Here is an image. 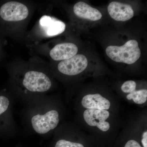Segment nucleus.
<instances>
[{"label":"nucleus","instance_id":"nucleus-8","mask_svg":"<svg viewBox=\"0 0 147 147\" xmlns=\"http://www.w3.org/2000/svg\"><path fill=\"white\" fill-rule=\"evenodd\" d=\"M78 47L72 43L66 42L56 45L50 51L51 57L55 61L68 59L78 53Z\"/></svg>","mask_w":147,"mask_h":147},{"label":"nucleus","instance_id":"nucleus-9","mask_svg":"<svg viewBox=\"0 0 147 147\" xmlns=\"http://www.w3.org/2000/svg\"><path fill=\"white\" fill-rule=\"evenodd\" d=\"M40 25L48 36L58 35L65 30V24L62 21L47 15L42 16L39 21Z\"/></svg>","mask_w":147,"mask_h":147},{"label":"nucleus","instance_id":"nucleus-4","mask_svg":"<svg viewBox=\"0 0 147 147\" xmlns=\"http://www.w3.org/2000/svg\"><path fill=\"white\" fill-rule=\"evenodd\" d=\"M59 113L52 110L44 115H38L32 119L33 127L37 133L44 134L57 126L59 123Z\"/></svg>","mask_w":147,"mask_h":147},{"label":"nucleus","instance_id":"nucleus-6","mask_svg":"<svg viewBox=\"0 0 147 147\" xmlns=\"http://www.w3.org/2000/svg\"><path fill=\"white\" fill-rule=\"evenodd\" d=\"M110 117V113L106 110L87 109L84 113V120L91 126H96L101 131H106L110 127V123L106 121Z\"/></svg>","mask_w":147,"mask_h":147},{"label":"nucleus","instance_id":"nucleus-1","mask_svg":"<svg viewBox=\"0 0 147 147\" xmlns=\"http://www.w3.org/2000/svg\"><path fill=\"white\" fill-rule=\"evenodd\" d=\"M106 55L112 60L117 62L132 64L136 62L141 56V50L137 40H128L121 46H108Z\"/></svg>","mask_w":147,"mask_h":147},{"label":"nucleus","instance_id":"nucleus-13","mask_svg":"<svg viewBox=\"0 0 147 147\" xmlns=\"http://www.w3.org/2000/svg\"><path fill=\"white\" fill-rule=\"evenodd\" d=\"M136 82L133 81H126L123 84L121 90L123 92L130 93L135 90L136 88Z\"/></svg>","mask_w":147,"mask_h":147},{"label":"nucleus","instance_id":"nucleus-16","mask_svg":"<svg viewBox=\"0 0 147 147\" xmlns=\"http://www.w3.org/2000/svg\"><path fill=\"white\" fill-rule=\"evenodd\" d=\"M124 147H142L136 141L130 140L125 144Z\"/></svg>","mask_w":147,"mask_h":147},{"label":"nucleus","instance_id":"nucleus-11","mask_svg":"<svg viewBox=\"0 0 147 147\" xmlns=\"http://www.w3.org/2000/svg\"><path fill=\"white\" fill-rule=\"evenodd\" d=\"M73 11L76 16L84 19L96 21L102 18V13L99 11L84 2L76 3L74 6Z\"/></svg>","mask_w":147,"mask_h":147},{"label":"nucleus","instance_id":"nucleus-17","mask_svg":"<svg viewBox=\"0 0 147 147\" xmlns=\"http://www.w3.org/2000/svg\"><path fill=\"white\" fill-rule=\"evenodd\" d=\"M143 138L142 140V144L144 147H147V132L145 131L143 134L142 136Z\"/></svg>","mask_w":147,"mask_h":147},{"label":"nucleus","instance_id":"nucleus-3","mask_svg":"<svg viewBox=\"0 0 147 147\" xmlns=\"http://www.w3.org/2000/svg\"><path fill=\"white\" fill-rule=\"evenodd\" d=\"M28 7L18 2H8L0 8V16L5 21H22L28 17Z\"/></svg>","mask_w":147,"mask_h":147},{"label":"nucleus","instance_id":"nucleus-12","mask_svg":"<svg viewBox=\"0 0 147 147\" xmlns=\"http://www.w3.org/2000/svg\"><path fill=\"white\" fill-rule=\"evenodd\" d=\"M126 98L129 100L132 99L134 102L137 104H143L147 101V90L134 91L127 95Z\"/></svg>","mask_w":147,"mask_h":147},{"label":"nucleus","instance_id":"nucleus-2","mask_svg":"<svg viewBox=\"0 0 147 147\" xmlns=\"http://www.w3.org/2000/svg\"><path fill=\"white\" fill-rule=\"evenodd\" d=\"M23 85L32 92H44L50 89L52 83L47 75L42 72L31 71L25 74Z\"/></svg>","mask_w":147,"mask_h":147},{"label":"nucleus","instance_id":"nucleus-5","mask_svg":"<svg viewBox=\"0 0 147 147\" xmlns=\"http://www.w3.org/2000/svg\"><path fill=\"white\" fill-rule=\"evenodd\" d=\"M88 65V61L86 56L79 54L68 59L62 61L58 65V69L61 73L73 76L82 73L87 68Z\"/></svg>","mask_w":147,"mask_h":147},{"label":"nucleus","instance_id":"nucleus-14","mask_svg":"<svg viewBox=\"0 0 147 147\" xmlns=\"http://www.w3.org/2000/svg\"><path fill=\"white\" fill-rule=\"evenodd\" d=\"M55 147H84L83 145L79 143H74L65 140H59Z\"/></svg>","mask_w":147,"mask_h":147},{"label":"nucleus","instance_id":"nucleus-10","mask_svg":"<svg viewBox=\"0 0 147 147\" xmlns=\"http://www.w3.org/2000/svg\"><path fill=\"white\" fill-rule=\"evenodd\" d=\"M82 103L83 107L87 109L107 110L110 107V101L99 94L85 96Z\"/></svg>","mask_w":147,"mask_h":147},{"label":"nucleus","instance_id":"nucleus-15","mask_svg":"<svg viewBox=\"0 0 147 147\" xmlns=\"http://www.w3.org/2000/svg\"><path fill=\"white\" fill-rule=\"evenodd\" d=\"M9 102L7 98L4 96H0V115L7 110Z\"/></svg>","mask_w":147,"mask_h":147},{"label":"nucleus","instance_id":"nucleus-7","mask_svg":"<svg viewBox=\"0 0 147 147\" xmlns=\"http://www.w3.org/2000/svg\"><path fill=\"white\" fill-rule=\"evenodd\" d=\"M108 10L111 18L117 21H125L134 16L131 6L118 2H112L108 5Z\"/></svg>","mask_w":147,"mask_h":147}]
</instances>
